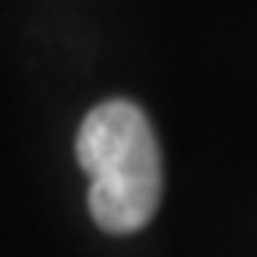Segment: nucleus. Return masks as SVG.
<instances>
[{"mask_svg":"<svg viewBox=\"0 0 257 257\" xmlns=\"http://www.w3.org/2000/svg\"><path fill=\"white\" fill-rule=\"evenodd\" d=\"M79 165L89 175V214L104 232H140L161 204V150L150 118L128 100L93 107L79 128Z\"/></svg>","mask_w":257,"mask_h":257,"instance_id":"f257e3e1","label":"nucleus"}]
</instances>
